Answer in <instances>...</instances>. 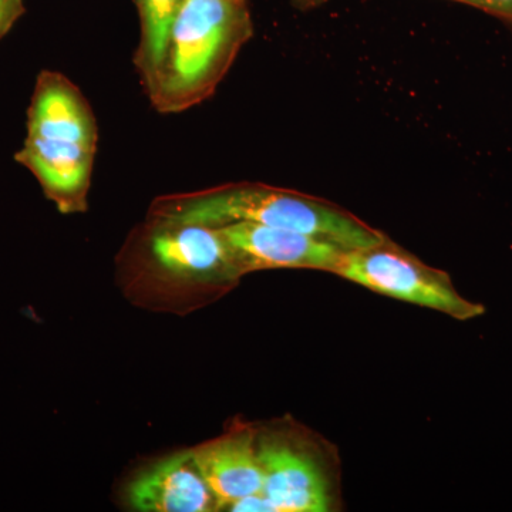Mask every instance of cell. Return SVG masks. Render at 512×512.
Returning <instances> with one entry per match:
<instances>
[{"label": "cell", "instance_id": "obj_1", "mask_svg": "<svg viewBox=\"0 0 512 512\" xmlns=\"http://www.w3.org/2000/svg\"><path fill=\"white\" fill-rule=\"evenodd\" d=\"M150 221L214 228L252 222L303 232L348 251L373 247L387 238L328 201L265 184H229L211 190L161 197L151 208Z\"/></svg>", "mask_w": 512, "mask_h": 512}, {"label": "cell", "instance_id": "obj_2", "mask_svg": "<svg viewBox=\"0 0 512 512\" xmlns=\"http://www.w3.org/2000/svg\"><path fill=\"white\" fill-rule=\"evenodd\" d=\"M251 33L245 0H184L163 62L144 86L151 106L178 114L207 100Z\"/></svg>", "mask_w": 512, "mask_h": 512}, {"label": "cell", "instance_id": "obj_3", "mask_svg": "<svg viewBox=\"0 0 512 512\" xmlns=\"http://www.w3.org/2000/svg\"><path fill=\"white\" fill-rule=\"evenodd\" d=\"M335 275L379 295L456 320L480 318L485 312L481 303L458 293L447 272L424 264L389 238L373 247L349 251Z\"/></svg>", "mask_w": 512, "mask_h": 512}, {"label": "cell", "instance_id": "obj_4", "mask_svg": "<svg viewBox=\"0 0 512 512\" xmlns=\"http://www.w3.org/2000/svg\"><path fill=\"white\" fill-rule=\"evenodd\" d=\"M262 494L275 512H329L338 507V476L319 440L292 434L258 437Z\"/></svg>", "mask_w": 512, "mask_h": 512}, {"label": "cell", "instance_id": "obj_5", "mask_svg": "<svg viewBox=\"0 0 512 512\" xmlns=\"http://www.w3.org/2000/svg\"><path fill=\"white\" fill-rule=\"evenodd\" d=\"M148 254L168 275L228 285L247 274L220 228L151 222Z\"/></svg>", "mask_w": 512, "mask_h": 512}, {"label": "cell", "instance_id": "obj_6", "mask_svg": "<svg viewBox=\"0 0 512 512\" xmlns=\"http://www.w3.org/2000/svg\"><path fill=\"white\" fill-rule=\"evenodd\" d=\"M245 272L258 269H315L336 274L348 249L303 232L252 222L220 227Z\"/></svg>", "mask_w": 512, "mask_h": 512}, {"label": "cell", "instance_id": "obj_7", "mask_svg": "<svg viewBox=\"0 0 512 512\" xmlns=\"http://www.w3.org/2000/svg\"><path fill=\"white\" fill-rule=\"evenodd\" d=\"M26 136L57 147L97 150L99 127L79 87L60 72L42 70L29 104Z\"/></svg>", "mask_w": 512, "mask_h": 512}, {"label": "cell", "instance_id": "obj_8", "mask_svg": "<svg viewBox=\"0 0 512 512\" xmlns=\"http://www.w3.org/2000/svg\"><path fill=\"white\" fill-rule=\"evenodd\" d=\"M128 501L141 512L221 510L192 451L165 458L140 474L128 487Z\"/></svg>", "mask_w": 512, "mask_h": 512}, {"label": "cell", "instance_id": "obj_9", "mask_svg": "<svg viewBox=\"0 0 512 512\" xmlns=\"http://www.w3.org/2000/svg\"><path fill=\"white\" fill-rule=\"evenodd\" d=\"M192 454L220 508H228L248 495L262 493L264 470L254 430L237 429L192 450Z\"/></svg>", "mask_w": 512, "mask_h": 512}, {"label": "cell", "instance_id": "obj_10", "mask_svg": "<svg viewBox=\"0 0 512 512\" xmlns=\"http://www.w3.org/2000/svg\"><path fill=\"white\" fill-rule=\"evenodd\" d=\"M140 15V42L134 55V66L141 83L146 86L164 59L168 37L184 0H136Z\"/></svg>", "mask_w": 512, "mask_h": 512}, {"label": "cell", "instance_id": "obj_11", "mask_svg": "<svg viewBox=\"0 0 512 512\" xmlns=\"http://www.w3.org/2000/svg\"><path fill=\"white\" fill-rule=\"evenodd\" d=\"M227 510L237 512H275L274 505L262 493L241 498V500L229 505Z\"/></svg>", "mask_w": 512, "mask_h": 512}, {"label": "cell", "instance_id": "obj_12", "mask_svg": "<svg viewBox=\"0 0 512 512\" xmlns=\"http://www.w3.org/2000/svg\"><path fill=\"white\" fill-rule=\"evenodd\" d=\"M454 2L466 3L485 12L512 19V0H454Z\"/></svg>", "mask_w": 512, "mask_h": 512}, {"label": "cell", "instance_id": "obj_13", "mask_svg": "<svg viewBox=\"0 0 512 512\" xmlns=\"http://www.w3.org/2000/svg\"><path fill=\"white\" fill-rule=\"evenodd\" d=\"M319 2V0H295L298 6H311L313 3Z\"/></svg>", "mask_w": 512, "mask_h": 512}]
</instances>
